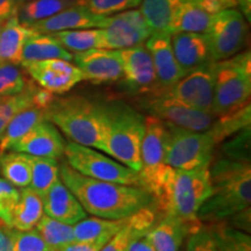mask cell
I'll use <instances>...</instances> for the list:
<instances>
[{
	"mask_svg": "<svg viewBox=\"0 0 251 251\" xmlns=\"http://www.w3.org/2000/svg\"><path fill=\"white\" fill-rule=\"evenodd\" d=\"M59 178L86 213L102 219H125L155 202L140 186L103 181L83 176L67 162L59 165Z\"/></svg>",
	"mask_w": 251,
	"mask_h": 251,
	"instance_id": "1",
	"label": "cell"
},
{
	"mask_svg": "<svg viewBox=\"0 0 251 251\" xmlns=\"http://www.w3.org/2000/svg\"><path fill=\"white\" fill-rule=\"evenodd\" d=\"M212 194L198 211L200 222L224 221L250 207V161L221 157L209 165Z\"/></svg>",
	"mask_w": 251,
	"mask_h": 251,
	"instance_id": "2",
	"label": "cell"
},
{
	"mask_svg": "<svg viewBox=\"0 0 251 251\" xmlns=\"http://www.w3.org/2000/svg\"><path fill=\"white\" fill-rule=\"evenodd\" d=\"M146 117L121 102L102 105L101 151L139 172Z\"/></svg>",
	"mask_w": 251,
	"mask_h": 251,
	"instance_id": "3",
	"label": "cell"
},
{
	"mask_svg": "<svg viewBox=\"0 0 251 251\" xmlns=\"http://www.w3.org/2000/svg\"><path fill=\"white\" fill-rule=\"evenodd\" d=\"M209 165L186 171L171 169L155 200L159 212L181 221H199L198 211L212 194Z\"/></svg>",
	"mask_w": 251,
	"mask_h": 251,
	"instance_id": "4",
	"label": "cell"
},
{
	"mask_svg": "<svg viewBox=\"0 0 251 251\" xmlns=\"http://www.w3.org/2000/svg\"><path fill=\"white\" fill-rule=\"evenodd\" d=\"M46 118L71 142L101 151L102 105L81 97L54 99L46 109Z\"/></svg>",
	"mask_w": 251,
	"mask_h": 251,
	"instance_id": "5",
	"label": "cell"
},
{
	"mask_svg": "<svg viewBox=\"0 0 251 251\" xmlns=\"http://www.w3.org/2000/svg\"><path fill=\"white\" fill-rule=\"evenodd\" d=\"M215 117L227 114L249 103L251 94L250 51L234 55L224 61L214 62Z\"/></svg>",
	"mask_w": 251,
	"mask_h": 251,
	"instance_id": "6",
	"label": "cell"
},
{
	"mask_svg": "<svg viewBox=\"0 0 251 251\" xmlns=\"http://www.w3.org/2000/svg\"><path fill=\"white\" fill-rule=\"evenodd\" d=\"M169 143V128L161 119L146 117V130L141 143V169L137 172L140 187L157 199L164 186L171 168L166 164L165 156Z\"/></svg>",
	"mask_w": 251,
	"mask_h": 251,
	"instance_id": "7",
	"label": "cell"
},
{
	"mask_svg": "<svg viewBox=\"0 0 251 251\" xmlns=\"http://www.w3.org/2000/svg\"><path fill=\"white\" fill-rule=\"evenodd\" d=\"M169 143L165 162L174 170H193L213 161L216 143L207 131H196L165 122Z\"/></svg>",
	"mask_w": 251,
	"mask_h": 251,
	"instance_id": "8",
	"label": "cell"
},
{
	"mask_svg": "<svg viewBox=\"0 0 251 251\" xmlns=\"http://www.w3.org/2000/svg\"><path fill=\"white\" fill-rule=\"evenodd\" d=\"M64 156L67 163L74 170L86 177L140 186L137 172L91 147L69 142L65 144Z\"/></svg>",
	"mask_w": 251,
	"mask_h": 251,
	"instance_id": "9",
	"label": "cell"
},
{
	"mask_svg": "<svg viewBox=\"0 0 251 251\" xmlns=\"http://www.w3.org/2000/svg\"><path fill=\"white\" fill-rule=\"evenodd\" d=\"M247 23L236 9H226L213 15L205 35L213 62L236 55L246 42Z\"/></svg>",
	"mask_w": 251,
	"mask_h": 251,
	"instance_id": "10",
	"label": "cell"
},
{
	"mask_svg": "<svg viewBox=\"0 0 251 251\" xmlns=\"http://www.w3.org/2000/svg\"><path fill=\"white\" fill-rule=\"evenodd\" d=\"M214 80V62H212L184 75L170 89L158 93L171 97L196 109L213 114Z\"/></svg>",
	"mask_w": 251,
	"mask_h": 251,
	"instance_id": "11",
	"label": "cell"
},
{
	"mask_svg": "<svg viewBox=\"0 0 251 251\" xmlns=\"http://www.w3.org/2000/svg\"><path fill=\"white\" fill-rule=\"evenodd\" d=\"M102 29V49L122 50L143 45L151 35L140 9H128L109 17Z\"/></svg>",
	"mask_w": 251,
	"mask_h": 251,
	"instance_id": "12",
	"label": "cell"
},
{
	"mask_svg": "<svg viewBox=\"0 0 251 251\" xmlns=\"http://www.w3.org/2000/svg\"><path fill=\"white\" fill-rule=\"evenodd\" d=\"M146 107L152 117L177 127L196 131L207 130L215 119L212 113L196 109L162 93H156L146 103Z\"/></svg>",
	"mask_w": 251,
	"mask_h": 251,
	"instance_id": "13",
	"label": "cell"
},
{
	"mask_svg": "<svg viewBox=\"0 0 251 251\" xmlns=\"http://www.w3.org/2000/svg\"><path fill=\"white\" fill-rule=\"evenodd\" d=\"M23 67L41 89L52 94L67 93L84 80L79 68L65 59H46L28 63Z\"/></svg>",
	"mask_w": 251,
	"mask_h": 251,
	"instance_id": "14",
	"label": "cell"
},
{
	"mask_svg": "<svg viewBox=\"0 0 251 251\" xmlns=\"http://www.w3.org/2000/svg\"><path fill=\"white\" fill-rule=\"evenodd\" d=\"M75 64L79 68L84 80L93 84L113 83L122 78V62L119 50L90 49L74 55Z\"/></svg>",
	"mask_w": 251,
	"mask_h": 251,
	"instance_id": "15",
	"label": "cell"
},
{
	"mask_svg": "<svg viewBox=\"0 0 251 251\" xmlns=\"http://www.w3.org/2000/svg\"><path fill=\"white\" fill-rule=\"evenodd\" d=\"M122 62V78L135 92L158 90L157 77L149 50L144 45L119 50Z\"/></svg>",
	"mask_w": 251,
	"mask_h": 251,
	"instance_id": "16",
	"label": "cell"
},
{
	"mask_svg": "<svg viewBox=\"0 0 251 251\" xmlns=\"http://www.w3.org/2000/svg\"><path fill=\"white\" fill-rule=\"evenodd\" d=\"M65 141L54 124L45 120L37 124L18 140L9 151L24 152L30 156L59 159L64 156Z\"/></svg>",
	"mask_w": 251,
	"mask_h": 251,
	"instance_id": "17",
	"label": "cell"
},
{
	"mask_svg": "<svg viewBox=\"0 0 251 251\" xmlns=\"http://www.w3.org/2000/svg\"><path fill=\"white\" fill-rule=\"evenodd\" d=\"M146 42L157 77L158 90L155 93L170 89L184 76L183 71L176 61L171 45V35L162 31H152Z\"/></svg>",
	"mask_w": 251,
	"mask_h": 251,
	"instance_id": "18",
	"label": "cell"
},
{
	"mask_svg": "<svg viewBox=\"0 0 251 251\" xmlns=\"http://www.w3.org/2000/svg\"><path fill=\"white\" fill-rule=\"evenodd\" d=\"M109 17L94 14L81 5H74L63 9L59 13L37 21L29 28L39 34H52L63 30L85 29V28H103Z\"/></svg>",
	"mask_w": 251,
	"mask_h": 251,
	"instance_id": "19",
	"label": "cell"
},
{
	"mask_svg": "<svg viewBox=\"0 0 251 251\" xmlns=\"http://www.w3.org/2000/svg\"><path fill=\"white\" fill-rule=\"evenodd\" d=\"M159 209L156 202L143 207L126 220V224L118 233L109 238L100 251H129L134 243L148 234L158 220Z\"/></svg>",
	"mask_w": 251,
	"mask_h": 251,
	"instance_id": "20",
	"label": "cell"
},
{
	"mask_svg": "<svg viewBox=\"0 0 251 251\" xmlns=\"http://www.w3.org/2000/svg\"><path fill=\"white\" fill-rule=\"evenodd\" d=\"M41 198L43 212L50 218L72 226L86 218L85 209L74 193L65 186L61 178Z\"/></svg>",
	"mask_w": 251,
	"mask_h": 251,
	"instance_id": "21",
	"label": "cell"
},
{
	"mask_svg": "<svg viewBox=\"0 0 251 251\" xmlns=\"http://www.w3.org/2000/svg\"><path fill=\"white\" fill-rule=\"evenodd\" d=\"M174 54L184 75L212 63L205 35L200 33H176L171 35Z\"/></svg>",
	"mask_w": 251,
	"mask_h": 251,
	"instance_id": "22",
	"label": "cell"
},
{
	"mask_svg": "<svg viewBox=\"0 0 251 251\" xmlns=\"http://www.w3.org/2000/svg\"><path fill=\"white\" fill-rule=\"evenodd\" d=\"M200 224L202 222H186L163 214L144 237L155 251H180L185 238Z\"/></svg>",
	"mask_w": 251,
	"mask_h": 251,
	"instance_id": "23",
	"label": "cell"
},
{
	"mask_svg": "<svg viewBox=\"0 0 251 251\" xmlns=\"http://www.w3.org/2000/svg\"><path fill=\"white\" fill-rule=\"evenodd\" d=\"M35 33L19 21L18 14L0 27V62L21 65L23 49L28 37Z\"/></svg>",
	"mask_w": 251,
	"mask_h": 251,
	"instance_id": "24",
	"label": "cell"
},
{
	"mask_svg": "<svg viewBox=\"0 0 251 251\" xmlns=\"http://www.w3.org/2000/svg\"><path fill=\"white\" fill-rule=\"evenodd\" d=\"M46 109L39 106H30L18 112L9 120L0 137V156L9 151L12 146L27 134L37 124L47 120Z\"/></svg>",
	"mask_w": 251,
	"mask_h": 251,
	"instance_id": "25",
	"label": "cell"
},
{
	"mask_svg": "<svg viewBox=\"0 0 251 251\" xmlns=\"http://www.w3.org/2000/svg\"><path fill=\"white\" fill-rule=\"evenodd\" d=\"M52 58L71 62L74 59V54L63 48L50 34H39L35 31L28 37L23 49L21 65Z\"/></svg>",
	"mask_w": 251,
	"mask_h": 251,
	"instance_id": "26",
	"label": "cell"
},
{
	"mask_svg": "<svg viewBox=\"0 0 251 251\" xmlns=\"http://www.w3.org/2000/svg\"><path fill=\"white\" fill-rule=\"evenodd\" d=\"M181 0H141V13L151 31L172 35L176 13Z\"/></svg>",
	"mask_w": 251,
	"mask_h": 251,
	"instance_id": "27",
	"label": "cell"
},
{
	"mask_svg": "<svg viewBox=\"0 0 251 251\" xmlns=\"http://www.w3.org/2000/svg\"><path fill=\"white\" fill-rule=\"evenodd\" d=\"M45 214L42 198L29 186L21 187L17 206L12 214L11 228L17 230H30Z\"/></svg>",
	"mask_w": 251,
	"mask_h": 251,
	"instance_id": "28",
	"label": "cell"
},
{
	"mask_svg": "<svg viewBox=\"0 0 251 251\" xmlns=\"http://www.w3.org/2000/svg\"><path fill=\"white\" fill-rule=\"evenodd\" d=\"M212 17L213 15L203 11L194 0H181L176 13L174 34L181 31L203 34Z\"/></svg>",
	"mask_w": 251,
	"mask_h": 251,
	"instance_id": "29",
	"label": "cell"
},
{
	"mask_svg": "<svg viewBox=\"0 0 251 251\" xmlns=\"http://www.w3.org/2000/svg\"><path fill=\"white\" fill-rule=\"evenodd\" d=\"M68 51L83 52L90 49H102L101 28L63 30L50 34Z\"/></svg>",
	"mask_w": 251,
	"mask_h": 251,
	"instance_id": "30",
	"label": "cell"
},
{
	"mask_svg": "<svg viewBox=\"0 0 251 251\" xmlns=\"http://www.w3.org/2000/svg\"><path fill=\"white\" fill-rule=\"evenodd\" d=\"M0 174L15 187L29 186L31 179L30 156L24 152L7 151L0 156Z\"/></svg>",
	"mask_w": 251,
	"mask_h": 251,
	"instance_id": "31",
	"label": "cell"
},
{
	"mask_svg": "<svg viewBox=\"0 0 251 251\" xmlns=\"http://www.w3.org/2000/svg\"><path fill=\"white\" fill-rule=\"evenodd\" d=\"M250 103L227 114L219 115L218 120L213 121L211 127L206 131L212 136L216 144L224 142L227 137L238 133L243 128L250 126L251 111Z\"/></svg>",
	"mask_w": 251,
	"mask_h": 251,
	"instance_id": "32",
	"label": "cell"
},
{
	"mask_svg": "<svg viewBox=\"0 0 251 251\" xmlns=\"http://www.w3.org/2000/svg\"><path fill=\"white\" fill-rule=\"evenodd\" d=\"M76 4L77 0H30L19 7L18 19L24 26L29 27Z\"/></svg>",
	"mask_w": 251,
	"mask_h": 251,
	"instance_id": "33",
	"label": "cell"
},
{
	"mask_svg": "<svg viewBox=\"0 0 251 251\" xmlns=\"http://www.w3.org/2000/svg\"><path fill=\"white\" fill-rule=\"evenodd\" d=\"M125 219H102L85 218L74 225L75 241H93L101 237H112L126 224Z\"/></svg>",
	"mask_w": 251,
	"mask_h": 251,
	"instance_id": "34",
	"label": "cell"
},
{
	"mask_svg": "<svg viewBox=\"0 0 251 251\" xmlns=\"http://www.w3.org/2000/svg\"><path fill=\"white\" fill-rule=\"evenodd\" d=\"M30 156V155H29ZM31 179L29 187L41 197L56 181L59 180V164L57 159L48 157L30 156Z\"/></svg>",
	"mask_w": 251,
	"mask_h": 251,
	"instance_id": "35",
	"label": "cell"
},
{
	"mask_svg": "<svg viewBox=\"0 0 251 251\" xmlns=\"http://www.w3.org/2000/svg\"><path fill=\"white\" fill-rule=\"evenodd\" d=\"M35 229L43 241L55 251H59L75 241L74 226L64 224L46 214H43L37 222Z\"/></svg>",
	"mask_w": 251,
	"mask_h": 251,
	"instance_id": "36",
	"label": "cell"
},
{
	"mask_svg": "<svg viewBox=\"0 0 251 251\" xmlns=\"http://www.w3.org/2000/svg\"><path fill=\"white\" fill-rule=\"evenodd\" d=\"M216 251H251V237L249 234L225 224L214 222L211 226Z\"/></svg>",
	"mask_w": 251,
	"mask_h": 251,
	"instance_id": "37",
	"label": "cell"
},
{
	"mask_svg": "<svg viewBox=\"0 0 251 251\" xmlns=\"http://www.w3.org/2000/svg\"><path fill=\"white\" fill-rule=\"evenodd\" d=\"M35 91L36 87L29 83L23 92L0 98V137H1L2 131L5 130L9 120L18 112L30 107V106H35V103H34Z\"/></svg>",
	"mask_w": 251,
	"mask_h": 251,
	"instance_id": "38",
	"label": "cell"
},
{
	"mask_svg": "<svg viewBox=\"0 0 251 251\" xmlns=\"http://www.w3.org/2000/svg\"><path fill=\"white\" fill-rule=\"evenodd\" d=\"M28 84L24 72L17 64L0 62V98L23 92Z\"/></svg>",
	"mask_w": 251,
	"mask_h": 251,
	"instance_id": "39",
	"label": "cell"
},
{
	"mask_svg": "<svg viewBox=\"0 0 251 251\" xmlns=\"http://www.w3.org/2000/svg\"><path fill=\"white\" fill-rule=\"evenodd\" d=\"M77 4L84 6L94 14L108 17L139 7L141 0H77Z\"/></svg>",
	"mask_w": 251,
	"mask_h": 251,
	"instance_id": "40",
	"label": "cell"
},
{
	"mask_svg": "<svg viewBox=\"0 0 251 251\" xmlns=\"http://www.w3.org/2000/svg\"><path fill=\"white\" fill-rule=\"evenodd\" d=\"M12 251H55L41 237L35 228L30 230L11 229Z\"/></svg>",
	"mask_w": 251,
	"mask_h": 251,
	"instance_id": "41",
	"label": "cell"
},
{
	"mask_svg": "<svg viewBox=\"0 0 251 251\" xmlns=\"http://www.w3.org/2000/svg\"><path fill=\"white\" fill-rule=\"evenodd\" d=\"M180 251H216L211 226H196L185 238Z\"/></svg>",
	"mask_w": 251,
	"mask_h": 251,
	"instance_id": "42",
	"label": "cell"
},
{
	"mask_svg": "<svg viewBox=\"0 0 251 251\" xmlns=\"http://www.w3.org/2000/svg\"><path fill=\"white\" fill-rule=\"evenodd\" d=\"M20 191L14 185L0 178V221L11 228L12 214L17 206Z\"/></svg>",
	"mask_w": 251,
	"mask_h": 251,
	"instance_id": "43",
	"label": "cell"
},
{
	"mask_svg": "<svg viewBox=\"0 0 251 251\" xmlns=\"http://www.w3.org/2000/svg\"><path fill=\"white\" fill-rule=\"evenodd\" d=\"M230 142L225 146L226 157L238 161H250V126L240 130Z\"/></svg>",
	"mask_w": 251,
	"mask_h": 251,
	"instance_id": "44",
	"label": "cell"
},
{
	"mask_svg": "<svg viewBox=\"0 0 251 251\" xmlns=\"http://www.w3.org/2000/svg\"><path fill=\"white\" fill-rule=\"evenodd\" d=\"M111 237H101L93 241H74L59 251H100Z\"/></svg>",
	"mask_w": 251,
	"mask_h": 251,
	"instance_id": "45",
	"label": "cell"
},
{
	"mask_svg": "<svg viewBox=\"0 0 251 251\" xmlns=\"http://www.w3.org/2000/svg\"><path fill=\"white\" fill-rule=\"evenodd\" d=\"M194 1L211 15H215L226 9H230L237 5L236 0H194Z\"/></svg>",
	"mask_w": 251,
	"mask_h": 251,
	"instance_id": "46",
	"label": "cell"
},
{
	"mask_svg": "<svg viewBox=\"0 0 251 251\" xmlns=\"http://www.w3.org/2000/svg\"><path fill=\"white\" fill-rule=\"evenodd\" d=\"M17 0H0V25L5 24L8 19L18 14Z\"/></svg>",
	"mask_w": 251,
	"mask_h": 251,
	"instance_id": "47",
	"label": "cell"
},
{
	"mask_svg": "<svg viewBox=\"0 0 251 251\" xmlns=\"http://www.w3.org/2000/svg\"><path fill=\"white\" fill-rule=\"evenodd\" d=\"M250 207L243 209V211L236 213V214L231 216L233 218L234 228L242 230L244 233H250Z\"/></svg>",
	"mask_w": 251,
	"mask_h": 251,
	"instance_id": "48",
	"label": "cell"
},
{
	"mask_svg": "<svg viewBox=\"0 0 251 251\" xmlns=\"http://www.w3.org/2000/svg\"><path fill=\"white\" fill-rule=\"evenodd\" d=\"M11 229L8 226L0 225V251H12Z\"/></svg>",
	"mask_w": 251,
	"mask_h": 251,
	"instance_id": "49",
	"label": "cell"
},
{
	"mask_svg": "<svg viewBox=\"0 0 251 251\" xmlns=\"http://www.w3.org/2000/svg\"><path fill=\"white\" fill-rule=\"evenodd\" d=\"M129 251H155L153 248L150 246V243L147 241L146 237L141 238V240L137 241L136 243H134Z\"/></svg>",
	"mask_w": 251,
	"mask_h": 251,
	"instance_id": "50",
	"label": "cell"
},
{
	"mask_svg": "<svg viewBox=\"0 0 251 251\" xmlns=\"http://www.w3.org/2000/svg\"><path fill=\"white\" fill-rule=\"evenodd\" d=\"M236 4L242 9L244 17L250 21L251 18V0H236Z\"/></svg>",
	"mask_w": 251,
	"mask_h": 251,
	"instance_id": "51",
	"label": "cell"
},
{
	"mask_svg": "<svg viewBox=\"0 0 251 251\" xmlns=\"http://www.w3.org/2000/svg\"><path fill=\"white\" fill-rule=\"evenodd\" d=\"M18 1V6L19 7H20L21 5H24V4H26V2H28V1H30V0H17Z\"/></svg>",
	"mask_w": 251,
	"mask_h": 251,
	"instance_id": "52",
	"label": "cell"
},
{
	"mask_svg": "<svg viewBox=\"0 0 251 251\" xmlns=\"http://www.w3.org/2000/svg\"><path fill=\"white\" fill-rule=\"evenodd\" d=\"M0 225H5V224H2V222H1V221H0Z\"/></svg>",
	"mask_w": 251,
	"mask_h": 251,
	"instance_id": "53",
	"label": "cell"
},
{
	"mask_svg": "<svg viewBox=\"0 0 251 251\" xmlns=\"http://www.w3.org/2000/svg\"><path fill=\"white\" fill-rule=\"evenodd\" d=\"M0 27H1V25H0Z\"/></svg>",
	"mask_w": 251,
	"mask_h": 251,
	"instance_id": "54",
	"label": "cell"
}]
</instances>
